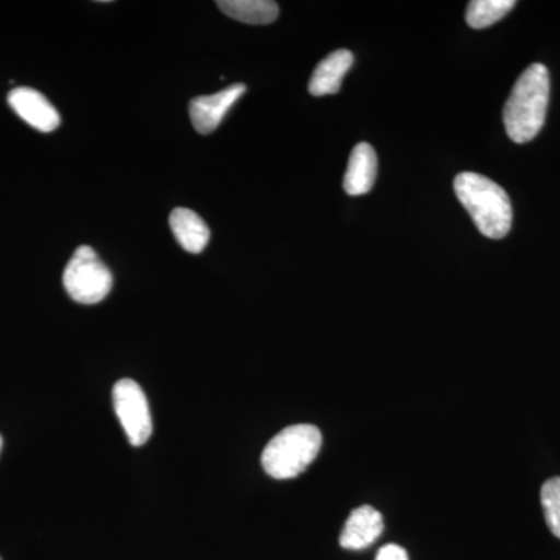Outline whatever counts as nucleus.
Instances as JSON below:
<instances>
[{
	"mask_svg": "<svg viewBox=\"0 0 560 560\" xmlns=\"http://www.w3.org/2000/svg\"><path fill=\"white\" fill-rule=\"evenodd\" d=\"M550 103V73L544 65H530L515 81L503 109L504 128L515 143L539 135Z\"/></svg>",
	"mask_w": 560,
	"mask_h": 560,
	"instance_id": "f257e3e1",
	"label": "nucleus"
},
{
	"mask_svg": "<svg viewBox=\"0 0 560 560\" xmlns=\"http://www.w3.org/2000/svg\"><path fill=\"white\" fill-rule=\"evenodd\" d=\"M460 205L470 213L482 235L500 241L510 234L512 205L495 180L474 172L459 173L453 183Z\"/></svg>",
	"mask_w": 560,
	"mask_h": 560,
	"instance_id": "f03ea898",
	"label": "nucleus"
},
{
	"mask_svg": "<svg viewBox=\"0 0 560 560\" xmlns=\"http://www.w3.org/2000/svg\"><path fill=\"white\" fill-rule=\"evenodd\" d=\"M323 445V434L311 423L287 427L276 434L264 453L261 466L275 480H291L307 470Z\"/></svg>",
	"mask_w": 560,
	"mask_h": 560,
	"instance_id": "7ed1b4c3",
	"label": "nucleus"
},
{
	"mask_svg": "<svg viewBox=\"0 0 560 560\" xmlns=\"http://www.w3.org/2000/svg\"><path fill=\"white\" fill-rule=\"evenodd\" d=\"M70 298L79 304H98L113 289V275L91 246H80L73 253L62 275Z\"/></svg>",
	"mask_w": 560,
	"mask_h": 560,
	"instance_id": "20e7f679",
	"label": "nucleus"
},
{
	"mask_svg": "<svg viewBox=\"0 0 560 560\" xmlns=\"http://www.w3.org/2000/svg\"><path fill=\"white\" fill-rule=\"evenodd\" d=\"M114 410L128 441L135 447L145 444L153 433V419L145 393L139 383L121 378L113 389Z\"/></svg>",
	"mask_w": 560,
	"mask_h": 560,
	"instance_id": "39448f33",
	"label": "nucleus"
},
{
	"mask_svg": "<svg viewBox=\"0 0 560 560\" xmlns=\"http://www.w3.org/2000/svg\"><path fill=\"white\" fill-rule=\"evenodd\" d=\"M246 92L245 84L235 83L226 90L212 95H200L190 102L189 113L195 130L200 135H210L220 127L228 110L237 103Z\"/></svg>",
	"mask_w": 560,
	"mask_h": 560,
	"instance_id": "423d86ee",
	"label": "nucleus"
},
{
	"mask_svg": "<svg viewBox=\"0 0 560 560\" xmlns=\"http://www.w3.org/2000/svg\"><path fill=\"white\" fill-rule=\"evenodd\" d=\"M11 109L40 132L57 130L61 124L60 114L40 92L32 88H18L9 94Z\"/></svg>",
	"mask_w": 560,
	"mask_h": 560,
	"instance_id": "0eeeda50",
	"label": "nucleus"
},
{
	"mask_svg": "<svg viewBox=\"0 0 560 560\" xmlns=\"http://www.w3.org/2000/svg\"><path fill=\"white\" fill-rule=\"evenodd\" d=\"M385 528L381 512L372 506H360L350 512L341 530L340 545L346 550H363L381 537Z\"/></svg>",
	"mask_w": 560,
	"mask_h": 560,
	"instance_id": "6e6552de",
	"label": "nucleus"
},
{
	"mask_svg": "<svg viewBox=\"0 0 560 560\" xmlns=\"http://www.w3.org/2000/svg\"><path fill=\"white\" fill-rule=\"evenodd\" d=\"M377 178V154L370 143L361 142L350 153L342 187L352 197L368 194Z\"/></svg>",
	"mask_w": 560,
	"mask_h": 560,
	"instance_id": "1a4fd4ad",
	"label": "nucleus"
},
{
	"mask_svg": "<svg viewBox=\"0 0 560 560\" xmlns=\"http://www.w3.org/2000/svg\"><path fill=\"white\" fill-rule=\"evenodd\" d=\"M353 65L352 51L340 49L334 54L327 55L323 61L316 66L313 72L308 91L315 97L323 95L337 94L340 91L342 79Z\"/></svg>",
	"mask_w": 560,
	"mask_h": 560,
	"instance_id": "9d476101",
	"label": "nucleus"
},
{
	"mask_svg": "<svg viewBox=\"0 0 560 560\" xmlns=\"http://www.w3.org/2000/svg\"><path fill=\"white\" fill-rule=\"evenodd\" d=\"M171 228L176 241L187 253L200 254L210 241V230L194 210L178 208L171 213Z\"/></svg>",
	"mask_w": 560,
	"mask_h": 560,
	"instance_id": "9b49d317",
	"label": "nucleus"
},
{
	"mask_svg": "<svg viewBox=\"0 0 560 560\" xmlns=\"http://www.w3.org/2000/svg\"><path fill=\"white\" fill-rule=\"evenodd\" d=\"M217 5L232 20L250 25L271 24L279 16V5L271 0H220Z\"/></svg>",
	"mask_w": 560,
	"mask_h": 560,
	"instance_id": "f8f14e48",
	"label": "nucleus"
},
{
	"mask_svg": "<svg viewBox=\"0 0 560 560\" xmlns=\"http://www.w3.org/2000/svg\"><path fill=\"white\" fill-rule=\"evenodd\" d=\"M514 7V0H474L467 7L466 21L475 31H481L503 20Z\"/></svg>",
	"mask_w": 560,
	"mask_h": 560,
	"instance_id": "ddd939ff",
	"label": "nucleus"
},
{
	"mask_svg": "<svg viewBox=\"0 0 560 560\" xmlns=\"http://www.w3.org/2000/svg\"><path fill=\"white\" fill-rule=\"evenodd\" d=\"M541 508L548 528L560 539V478H550L540 490Z\"/></svg>",
	"mask_w": 560,
	"mask_h": 560,
	"instance_id": "4468645a",
	"label": "nucleus"
},
{
	"mask_svg": "<svg viewBox=\"0 0 560 560\" xmlns=\"http://www.w3.org/2000/svg\"><path fill=\"white\" fill-rule=\"evenodd\" d=\"M375 560H408V555L399 545H386Z\"/></svg>",
	"mask_w": 560,
	"mask_h": 560,
	"instance_id": "2eb2a0df",
	"label": "nucleus"
},
{
	"mask_svg": "<svg viewBox=\"0 0 560 560\" xmlns=\"http://www.w3.org/2000/svg\"><path fill=\"white\" fill-rule=\"evenodd\" d=\"M0 451H2V436H0Z\"/></svg>",
	"mask_w": 560,
	"mask_h": 560,
	"instance_id": "dca6fc26",
	"label": "nucleus"
}]
</instances>
